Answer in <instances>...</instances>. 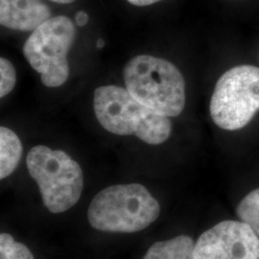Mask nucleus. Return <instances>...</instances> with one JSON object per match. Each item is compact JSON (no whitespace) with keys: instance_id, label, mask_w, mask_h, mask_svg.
I'll return each mask as SVG.
<instances>
[{"instance_id":"9b49d317","label":"nucleus","mask_w":259,"mask_h":259,"mask_svg":"<svg viewBox=\"0 0 259 259\" xmlns=\"http://www.w3.org/2000/svg\"><path fill=\"white\" fill-rule=\"evenodd\" d=\"M236 212L241 221L250 226L259 237V188L242 199Z\"/></svg>"},{"instance_id":"4468645a","label":"nucleus","mask_w":259,"mask_h":259,"mask_svg":"<svg viewBox=\"0 0 259 259\" xmlns=\"http://www.w3.org/2000/svg\"><path fill=\"white\" fill-rule=\"evenodd\" d=\"M75 20H76V23L78 26L80 27H83L84 25H87L88 21H89V16L87 15L85 12L83 11H80L76 14L75 16Z\"/></svg>"},{"instance_id":"ddd939ff","label":"nucleus","mask_w":259,"mask_h":259,"mask_svg":"<svg viewBox=\"0 0 259 259\" xmlns=\"http://www.w3.org/2000/svg\"><path fill=\"white\" fill-rule=\"evenodd\" d=\"M17 83V72L12 63L5 58L0 59V97L9 94Z\"/></svg>"},{"instance_id":"423d86ee","label":"nucleus","mask_w":259,"mask_h":259,"mask_svg":"<svg viewBox=\"0 0 259 259\" xmlns=\"http://www.w3.org/2000/svg\"><path fill=\"white\" fill-rule=\"evenodd\" d=\"M76 28L65 16L47 20L28 37L23 53L48 88H58L69 75L67 54L74 44Z\"/></svg>"},{"instance_id":"2eb2a0df","label":"nucleus","mask_w":259,"mask_h":259,"mask_svg":"<svg viewBox=\"0 0 259 259\" xmlns=\"http://www.w3.org/2000/svg\"><path fill=\"white\" fill-rule=\"evenodd\" d=\"M129 3L135 5V6H140V7H143V6H148V5H152V4H155L157 2H159L161 0H127Z\"/></svg>"},{"instance_id":"f8f14e48","label":"nucleus","mask_w":259,"mask_h":259,"mask_svg":"<svg viewBox=\"0 0 259 259\" xmlns=\"http://www.w3.org/2000/svg\"><path fill=\"white\" fill-rule=\"evenodd\" d=\"M0 259H35L27 247L9 233L0 234Z\"/></svg>"},{"instance_id":"f03ea898","label":"nucleus","mask_w":259,"mask_h":259,"mask_svg":"<svg viewBox=\"0 0 259 259\" xmlns=\"http://www.w3.org/2000/svg\"><path fill=\"white\" fill-rule=\"evenodd\" d=\"M160 205L144 185H116L101 190L91 202L88 220L105 232L135 233L155 222Z\"/></svg>"},{"instance_id":"39448f33","label":"nucleus","mask_w":259,"mask_h":259,"mask_svg":"<svg viewBox=\"0 0 259 259\" xmlns=\"http://www.w3.org/2000/svg\"><path fill=\"white\" fill-rule=\"evenodd\" d=\"M259 111V67L238 65L220 77L210 100V115L221 129L247 126Z\"/></svg>"},{"instance_id":"6e6552de","label":"nucleus","mask_w":259,"mask_h":259,"mask_svg":"<svg viewBox=\"0 0 259 259\" xmlns=\"http://www.w3.org/2000/svg\"><path fill=\"white\" fill-rule=\"evenodd\" d=\"M52 13L41 0H0V23L17 31H35Z\"/></svg>"},{"instance_id":"7ed1b4c3","label":"nucleus","mask_w":259,"mask_h":259,"mask_svg":"<svg viewBox=\"0 0 259 259\" xmlns=\"http://www.w3.org/2000/svg\"><path fill=\"white\" fill-rule=\"evenodd\" d=\"M124 80L135 99L159 114L175 117L185 109V79L166 60L137 56L125 66Z\"/></svg>"},{"instance_id":"20e7f679","label":"nucleus","mask_w":259,"mask_h":259,"mask_svg":"<svg viewBox=\"0 0 259 259\" xmlns=\"http://www.w3.org/2000/svg\"><path fill=\"white\" fill-rule=\"evenodd\" d=\"M26 164L50 212H65L78 203L83 192V171L65 152L37 145L29 151Z\"/></svg>"},{"instance_id":"f257e3e1","label":"nucleus","mask_w":259,"mask_h":259,"mask_svg":"<svg viewBox=\"0 0 259 259\" xmlns=\"http://www.w3.org/2000/svg\"><path fill=\"white\" fill-rule=\"evenodd\" d=\"M94 112L103 128L118 136H136L142 141L158 145L169 139L170 119L135 99L129 92L117 85L95 90Z\"/></svg>"},{"instance_id":"dca6fc26","label":"nucleus","mask_w":259,"mask_h":259,"mask_svg":"<svg viewBox=\"0 0 259 259\" xmlns=\"http://www.w3.org/2000/svg\"><path fill=\"white\" fill-rule=\"evenodd\" d=\"M52 2H55V3H59V4H69V3H72L76 0H50Z\"/></svg>"},{"instance_id":"0eeeda50","label":"nucleus","mask_w":259,"mask_h":259,"mask_svg":"<svg viewBox=\"0 0 259 259\" xmlns=\"http://www.w3.org/2000/svg\"><path fill=\"white\" fill-rule=\"evenodd\" d=\"M194 259H259V237L242 221L218 223L195 243Z\"/></svg>"},{"instance_id":"1a4fd4ad","label":"nucleus","mask_w":259,"mask_h":259,"mask_svg":"<svg viewBox=\"0 0 259 259\" xmlns=\"http://www.w3.org/2000/svg\"><path fill=\"white\" fill-rule=\"evenodd\" d=\"M194 240L179 235L169 240L154 243L142 259H194Z\"/></svg>"},{"instance_id":"f3484780","label":"nucleus","mask_w":259,"mask_h":259,"mask_svg":"<svg viewBox=\"0 0 259 259\" xmlns=\"http://www.w3.org/2000/svg\"><path fill=\"white\" fill-rule=\"evenodd\" d=\"M96 46L98 48H102V47H105V41L103 40L102 38H99L98 40H97V44H96Z\"/></svg>"},{"instance_id":"9d476101","label":"nucleus","mask_w":259,"mask_h":259,"mask_svg":"<svg viewBox=\"0 0 259 259\" xmlns=\"http://www.w3.org/2000/svg\"><path fill=\"white\" fill-rule=\"evenodd\" d=\"M22 156V144L15 132L0 128V179L9 177L19 165Z\"/></svg>"}]
</instances>
